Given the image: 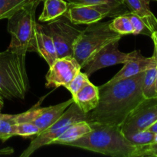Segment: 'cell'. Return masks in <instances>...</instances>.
<instances>
[{
  "label": "cell",
  "instance_id": "6da1fadb",
  "mask_svg": "<svg viewBox=\"0 0 157 157\" xmlns=\"http://www.w3.org/2000/svg\"><path fill=\"white\" fill-rule=\"evenodd\" d=\"M145 71L113 84L100 86V100L94 110L86 113L89 124L121 127L130 113L144 101L142 84Z\"/></svg>",
  "mask_w": 157,
  "mask_h": 157
},
{
  "label": "cell",
  "instance_id": "7a4b0ae2",
  "mask_svg": "<svg viewBox=\"0 0 157 157\" xmlns=\"http://www.w3.org/2000/svg\"><path fill=\"white\" fill-rule=\"evenodd\" d=\"M92 130L68 146L113 157H137L138 147L132 144L117 126L92 123Z\"/></svg>",
  "mask_w": 157,
  "mask_h": 157
},
{
  "label": "cell",
  "instance_id": "3957f363",
  "mask_svg": "<svg viewBox=\"0 0 157 157\" xmlns=\"http://www.w3.org/2000/svg\"><path fill=\"white\" fill-rule=\"evenodd\" d=\"M26 55L9 50L0 52V96L8 100L24 99L29 89Z\"/></svg>",
  "mask_w": 157,
  "mask_h": 157
},
{
  "label": "cell",
  "instance_id": "277c9868",
  "mask_svg": "<svg viewBox=\"0 0 157 157\" xmlns=\"http://www.w3.org/2000/svg\"><path fill=\"white\" fill-rule=\"evenodd\" d=\"M41 1L35 0L29 3L8 18L7 30L11 35L8 50L23 55L28 52H36V10Z\"/></svg>",
  "mask_w": 157,
  "mask_h": 157
},
{
  "label": "cell",
  "instance_id": "5b68a950",
  "mask_svg": "<svg viewBox=\"0 0 157 157\" xmlns=\"http://www.w3.org/2000/svg\"><path fill=\"white\" fill-rule=\"evenodd\" d=\"M110 21L88 25L74 44L73 57L81 65V69L96 52L108 43L121 40L123 35L111 30Z\"/></svg>",
  "mask_w": 157,
  "mask_h": 157
},
{
  "label": "cell",
  "instance_id": "8992f818",
  "mask_svg": "<svg viewBox=\"0 0 157 157\" xmlns=\"http://www.w3.org/2000/svg\"><path fill=\"white\" fill-rule=\"evenodd\" d=\"M85 120L86 113L73 102L53 124L36 135V137L32 140L29 147L20 155V157H29L42 147L52 145V143L58 139L71 125Z\"/></svg>",
  "mask_w": 157,
  "mask_h": 157
},
{
  "label": "cell",
  "instance_id": "52a82bcc",
  "mask_svg": "<svg viewBox=\"0 0 157 157\" xmlns=\"http://www.w3.org/2000/svg\"><path fill=\"white\" fill-rule=\"evenodd\" d=\"M41 26L43 31L52 37L56 48L58 58L73 56L74 44L82 29L77 27L64 15Z\"/></svg>",
  "mask_w": 157,
  "mask_h": 157
},
{
  "label": "cell",
  "instance_id": "ba28073f",
  "mask_svg": "<svg viewBox=\"0 0 157 157\" xmlns=\"http://www.w3.org/2000/svg\"><path fill=\"white\" fill-rule=\"evenodd\" d=\"M157 121V98L144 99L130 113L121 130L124 136L146 130Z\"/></svg>",
  "mask_w": 157,
  "mask_h": 157
},
{
  "label": "cell",
  "instance_id": "9c48e42d",
  "mask_svg": "<svg viewBox=\"0 0 157 157\" xmlns=\"http://www.w3.org/2000/svg\"><path fill=\"white\" fill-rule=\"evenodd\" d=\"M121 12L108 4L73 5L68 8L64 16L75 25H90L98 22L107 16H117Z\"/></svg>",
  "mask_w": 157,
  "mask_h": 157
},
{
  "label": "cell",
  "instance_id": "30bf717a",
  "mask_svg": "<svg viewBox=\"0 0 157 157\" xmlns=\"http://www.w3.org/2000/svg\"><path fill=\"white\" fill-rule=\"evenodd\" d=\"M118 44L119 40L113 41L106 44L96 52L83 67L84 73L90 76L100 69L115 64H124L133 58L136 51L130 53H124L119 51Z\"/></svg>",
  "mask_w": 157,
  "mask_h": 157
},
{
  "label": "cell",
  "instance_id": "8fae6325",
  "mask_svg": "<svg viewBox=\"0 0 157 157\" xmlns=\"http://www.w3.org/2000/svg\"><path fill=\"white\" fill-rule=\"evenodd\" d=\"M73 102L74 100L71 98L61 104L48 107H39L38 106H35L24 113L15 114L16 122L32 123L39 128L41 133L53 124Z\"/></svg>",
  "mask_w": 157,
  "mask_h": 157
},
{
  "label": "cell",
  "instance_id": "7c38bea8",
  "mask_svg": "<svg viewBox=\"0 0 157 157\" xmlns=\"http://www.w3.org/2000/svg\"><path fill=\"white\" fill-rule=\"evenodd\" d=\"M81 70V65L73 56L57 58L49 67V71L45 76L46 87H65Z\"/></svg>",
  "mask_w": 157,
  "mask_h": 157
},
{
  "label": "cell",
  "instance_id": "4fadbf2b",
  "mask_svg": "<svg viewBox=\"0 0 157 157\" xmlns=\"http://www.w3.org/2000/svg\"><path fill=\"white\" fill-rule=\"evenodd\" d=\"M123 68L120 70L117 74L114 75L106 84H113L118 81L130 78L138 75L141 72L146 71L152 67H157V61L153 58V57L147 58L141 55L140 51H136L135 55L129 61L124 63Z\"/></svg>",
  "mask_w": 157,
  "mask_h": 157
},
{
  "label": "cell",
  "instance_id": "5bb4252c",
  "mask_svg": "<svg viewBox=\"0 0 157 157\" xmlns=\"http://www.w3.org/2000/svg\"><path fill=\"white\" fill-rule=\"evenodd\" d=\"M35 50L44 59L49 67L58 58L56 48L52 37L43 31L41 25L38 23L35 31Z\"/></svg>",
  "mask_w": 157,
  "mask_h": 157
},
{
  "label": "cell",
  "instance_id": "9a60e30c",
  "mask_svg": "<svg viewBox=\"0 0 157 157\" xmlns=\"http://www.w3.org/2000/svg\"><path fill=\"white\" fill-rule=\"evenodd\" d=\"M72 98L78 107L84 113H87L98 105L100 100L99 87L89 81Z\"/></svg>",
  "mask_w": 157,
  "mask_h": 157
},
{
  "label": "cell",
  "instance_id": "2e32d148",
  "mask_svg": "<svg viewBox=\"0 0 157 157\" xmlns=\"http://www.w3.org/2000/svg\"><path fill=\"white\" fill-rule=\"evenodd\" d=\"M92 130L89 123L86 121H81L71 125L59 137L55 140L54 145L68 146L71 143L75 142Z\"/></svg>",
  "mask_w": 157,
  "mask_h": 157
},
{
  "label": "cell",
  "instance_id": "e0dca14e",
  "mask_svg": "<svg viewBox=\"0 0 157 157\" xmlns=\"http://www.w3.org/2000/svg\"><path fill=\"white\" fill-rule=\"evenodd\" d=\"M151 1L153 0H124V3L130 12L140 17L155 32L157 30V18L150 9Z\"/></svg>",
  "mask_w": 157,
  "mask_h": 157
},
{
  "label": "cell",
  "instance_id": "ac0fdd59",
  "mask_svg": "<svg viewBox=\"0 0 157 157\" xmlns=\"http://www.w3.org/2000/svg\"><path fill=\"white\" fill-rule=\"evenodd\" d=\"M67 8L68 3L65 0H44V9L38 20L42 22L52 21L64 15Z\"/></svg>",
  "mask_w": 157,
  "mask_h": 157
},
{
  "label": "cell",
  "instance_id": "d6986e66",
  "mask_svg": "<svg viewBox=\"0 0 157 157\" xmlns=\"http://www.w3.org/2000/svg\"><path fill=\"white\" fill-rule=\"evenodd\" d=\"M17 122L15 114H4L0 113V140L6 142L15 136V130Z\"/></svg>",
  "mask_w": 157,
  "mask_h": 157
},
{
  "label": "cell",
  "instance_id": "ffe728a7",
  "mask_svg": "<svg viewBox=\"0 0 157 157\" xmlns=\"http://www.w3.org/2000/svg\"><path fill=\"white\" fill-rule=\"evenodd\" d=\"M157 67H152L145 71L142 84V92L145 99L157 98L156 92V76Z\"/></svg>",
  "mask_w": 157,
  "mask_h": 157
},
{
  "label": "cell",
  "instance_id": "44dd1931",
  "mask_svg": "<svg viewBox=\"0 0 157 157\" xmlns=\"http://www.w3.org/2000/svg\"><path fill=\"white\" fill-rule=\"evenodd\" d=\"M35 0H0V20L9 18L23 6Z\"/></svg>",
  "mask_w": 157,
  "mask_h": 157
},
{
  "label": "cell",
  "instance_id": "7402d4cb",
  "mask_svg": "<svg viewBox=\"0 0 157 157\" xmlns=\"http://www.w3.org/2000/svg\"><path fill=\"white\" fill-rule=\"evenodd\" d=\"M110 28L111 30L120 35H133V28L131 21L124 13L117 15L115 17L114 19L110 21Z\"/></svg>",
  "mask_w": 157,
  "mask_h": 157
},
{
  "label": "cell",
  "instance_id": "603a6c76",
  "mask_svg": "<svg viewBox=\"0 0 157 157\" xmlns=\"http://www.w3.org/2000/svg\"><path fill=\"white\" fill-rule=\"evenodd\" d=\"M125 136L132 144L136 147L148 145L157 141V133H153L147 130L136 132L133 134L127 135Z\"/></svg>",
  "mask_w": 157,
  "mask_h": 157
},
{
  "label": "cell",
  "instance_id": "cb8c5ba5",
  "mask_svg": "<svg viewBox=\"0 0 157 157\" xmlns=\"http://www.w3.org/2000/svg\"><path fill=\"white\" fill-rule=\"evenodd\" d=\"M124 14L126 16L128 17L129 19L131 21L133 28V35H145L151 36L152 34L154 32L146 23V21L143 20L140 17L138 16L136 14L130 11L124 12Z\"/></svg>",
  "mask_w": 157,
  "mask_h": 157
},
{
  "label": "cell",
  "instance_id": "d4e9b609",
  "mask_svg": "<svg viewBox=\"0 0 157 157\" xmlns=\"http://www.w3.org/2000/svg\"><path fill=\"white\" fill-rule=\"evenodd\" d=\"M88 77V75L84 72L79 71L77 74L76 76L71 80V81L64 87L68 90L71 94L72 97H74L85 84H87L90 81Z\"/></svg>",
  "mask_w": 157,
  "mask_h": 157
},
{
  "label": "cell",
  "instance_id": "484cf974",
  "mask_svg": "<svg viewBox=\"0 0 157 157\" xmlns=\"http://www.w3.org/2000/svg\"><path fill=\"white\" fill-rule=\"evenodd\" d=\"M68 4L73 5H93L108 4L121 12L123 6L125 5L124 0H65ZM123 14V12H121Z\"/></svg>",
  "mask_w": 157,
  "mask_h": 157
},
{
  "label": "cell",
  "instance_id": "4316f807",
  "mask_svg": "<svg viewBox=\"0 0 157 157\" xmlns=\"http://www.w3.org/2000/svg\"><path fill=\"white\" fill-rule=\"evenodd\" d=\"M15 136H31L40 133V130L35 124L30 122L17 123L15 130Z\"/></svg>",
  "mask_w": 157,
  "mask_h": 157
},
{
  "label": "cell",
  "instance_id": "83f0119b",
  "mask_svg": "<svg viewBox=\"0 0 157 157\" xmlns=\"http://www.w3.org/2000/svg\"><path fill=\"white\" fill-rule=\"evenodd\" d=\"M137 157H157V141L148 145L138 147Z\"/></svg>",
  "mask_w": 157,
  "mask_h": 157
},
{
  "label": "cell",
  "instance_id": "f1b7e54d",
  "mask_svg": "<svg viewBox=\"0 0 157 157\" xmlns=\"http://www.w3.org/2000/svg\"><path fill=\"white\" fill-rule=\"evenodd\" d=\"M14 153V149L12 147H6L0 149V156H7Z\"/></svg>",
  "mask_w": 157,
  "mask_h": 157
},
{
  "label": "cell",
  "instance_id": "f546056e",
  "mask_svg": "<svg viewBox=\"0 0 157 157\" xmlns=\"http://www.w3.org/2000/svg\"><path fill=\"white\" fill-rule=\"evenodd\" d=\"M152 40L153 41V44H154V53H153V57L155 60L157 61V40L156 38L151 37Z\"/></svg>",
  "mask_w": 157,
  "mask_h": 157
},
{
  "label": "cell",
  "instance_id": "4dcf8cb0",
  "mask_svg": "<svg viewBox=\"0 0 157 157\" xmlns=\"http://www.w3.org/2000/svg\"><path fill=\"white\" fill-rule=\"evenodd\" d=\"M147 130H150V131L153 132V133H157V121H156L153 124H152V125L147 129Z\"/></svg>",
  "mask_w": 157,
  "mask_h": 157
},
{
  "label": "cell",
  "instance_id": "1f68e13d",
  "mask_svg": "<svg viewBox=\"0 0 157 157\" xmlns=\"http://www.w3.org/2000/svg\"><path fill=\"white\" fill-rule=\"evenodd\" d=\"M3 106H4V101H3V98L0 96V111H1L2 109L3 108Z\"/></svg>",
  "mask_w": 157,
  "mask_h": 157
},
{
  "label": "cell",
  "instance_id": "d6a6232c",
  "mask_svg": "<svg viewBox=\"0 0 157 157\" xmlns=\"http://www.w3.org/2000/svg\"><path fill=\"white\" fill-rule=\"evenodd\" d=\"M150 37H153V38H156V39L157 40V30L155 31V32H153V34H152V35H151V36H150Z\"/></svg>",
  "mask_w": 157,
  "mask_h": 157
},
{
  "label": "cell",
  "instance_id": "836d02e7",
  "mask_svg": "<svg viewBox=\"0 0 157 157\" xmlns=\"http://www.w3.org/2000/svg\"><path fill=\"white\" fill-rule=\"evenodd\" d=\"M156 92L157 94V72H156Z\"/></svg>",
  "mask_w": 157,
  "mask_h": 157
},
{
  "label": "cell",
  "instance_id": "e575fe53",
  "mask_svg": "<svg viewBox=\"0 0 157 157\" xmlns=\"http://www.w3.org/2000/svg\"><path fill=\"white\" fill-rule=\"evenodd\" d=\"M156 2H157V0H156Z\"/></svg>",
  "mask_w": 157,
  "mask_h": 157
}]
</instances>
